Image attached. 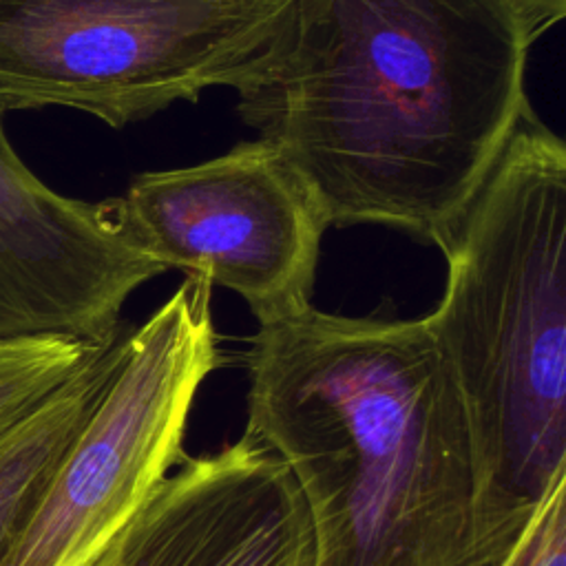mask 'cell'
<instances>
[{"mask_svg": "<svg viewBox=\"0 0 566 566\" xmlns=\"http://www.w3.org/2000/svg\"><path fill=\"white\" fill-rule=\"evenodd\" d=\"M535 40L517 0H290L232 88L327 226L438 243L531 104Z\"/></svg>", "mask_w": 566, "mask_h": 566, "instance_id": "obj_1", "label": "cell"}, {"mask_svg": "<svg viewBox=\"0 0 566 566\" xmlns=\"http://www.w3.org/2000/svg\"><path fill=\"white\" fill-rule=\"evenodd\" d=\"M245 436L305 502L314 566H473L464 407L422 318L305 307L259 325Z\"/></svg>", "mask_w": 566, "mask_h": 566, "instance_id": "obj_2", "label": "cell"}, {"mask_svg": "<svg viewBox=\"0 0 566 566\" xmlns=\"http://www.w3.org/2000/svg\"><path fill=\"white\" fill-rule=\"evenodd\" d=\"M436 245L447 283L422 321L464 407L473 566H493L566 478V144L531 104Z\"/></svg>", "mask_w": 566, "mask_h": 566, "instance_id": "obj_3", "label": "cell"}, {"mask_svg": "<svg viewBox=\"0 0 566 566\" xmlns=\"http://www.w3.org/2000/svg\"><path fill=\"white\" fill-rule=\"evenodd\" d=\"M290 0H0V111L113 128L234 86Z\"/></svg>", "mask_w": 566, "mask_h": 566, "instance_id": "obj_4", "label": "cell"}, {"mask_svg": "<svg viewBox=\"0 0 566 566\" xmlns=\"http://www.w3.org/2000/svg\"><path fill=\"white\" fill-rule=\"evenodd\" d=\"M212 285L186 281L133 332L0 566H88L184 458L195 396L221 365Z\"/></svg>", "mask_w": 566, "mask_h": 566, "instance_id": "obj_5", "label": "cell"}, {"mask_svg": "<svg viewBox=\"0 0 566 566\" xmlns=\"http://www.w3.org/2000/svg\"><path fill=\"white\" fill-rule=\"evenodd\" d=\"M117 208L148 256L234 292L259 325L312 305L329 226L305 181L265 139L195 166L142 172Z\"/></svg>", "mask_w": 566, "mask_h": 566, "instance_id": "obj_6", "label": "cell"}, {"mask_svg": "<svg viewBox=\"0 0 566 566\" xmlns=\"http://www.w3.org/2000/svg\"><path fill=\"white\" fill-rule=\"evenodd\" d=\"M0 111V343L69 338L106 345L126 298L166 268L126 230L117 197L49 188L13 150Z\"/></svg>", "mask_w": 566, "mask_h": 566, "instance_id": "obj_7", "label": "cell"}, {"mask_svg": "<svg viewBox=\"0 0 566 566\" xmlns=\"http://www.w3.org/2000/svg\"><path fill=\"white\" fill-rule=\"evenodd\" d=\"M88 566H314L283 460L250 436L184 458Z\"/></svg>", "mask_w": 566, "mask_h": 566, "instance_id": "obj_8", "label": "cell"}, {"mask_svg": "<svg viewBox=\"0 0 566 566\" xmlns=\"http://www.w3.org/2000/svg\"><path fill=\"white\" fill-rule=\"evenodd\" d=\"M126 332L97 347L51 396L0 431V555L40 500L66 447L106 389Z\"/></svg>", "mask_w": 566, "mask_h": 566, "instance_id": "obj_9", "label": "cell"}, {"mask_svg": "<svg viewBox=\"0 0 566 566\" xmlns=\"http://www.w3.org/2000/svg\"><path fill=\"white\" fill-rule=\"evenodd\" d=\"M97 347L53 336L0 343V431L51 396Z\"/></svg>", "mask_w": 566, "mask_h": 566, "instance_id": "obj_10", "label": "cell"}, {"mask_svg": "<svg viewBox=\"0 0 566 566\" xmlns=\"http://www.w3.org/2000/svg\"><path fill=\"white\" fill-rule=\"evenodd\" d=\"M493 566H566V478L548 491Z\"/></svg>", "mask_w": 566, "mask_h": 566, "instance_id": "obj_11", "label": "cell"}, {"mask_svg": "<svg viewBox=\"0 0 566 566\" xmlns=\"http://www.w3.org/2000/svg\"><path fill=\"white\" fill-rule=\"evenodd\" d=\"M524 9L535 38L551 31L566 18V0H517Z\"/></svg>", "mask_w": 566, "mask_h": 566, "instance_id": "obj_12", "label": "cell"}]
</instances>
